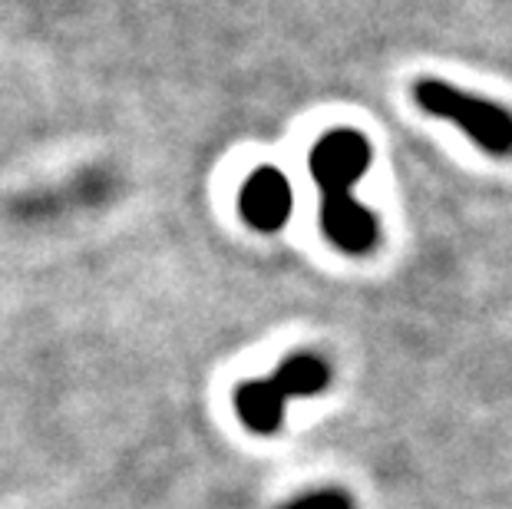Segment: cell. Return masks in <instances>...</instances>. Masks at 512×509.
I'll return each mask as SVG.
<instances>
[{
	"instance_id": "6da1fadb",
	"label": "cell",
	"mask_w": 512,
	"mask_h": 509,
	"mask_svg": "<svg viewBox=\"0 0 512 509\" xmlns=\"http://www.w3.org/2000/svg\"><path fill=\"white\" fill-rule=\"evenodd\" d=\"M370 159V139L357 129H331L308 156L311 179L321 189V229L344 255H370L380 242L377 215L351 196V189L367 176Z\"/></svg>"
},
{
	"instance_id": "7a4b0ae2",
	"label": "cell",
	"mask_w": 512,
	"mask_h": 509,
	"mask_svg": "<svg viewBox=\"0 0 512 509\" xmlns=\"http://www.w3.org/2000/svg\"><path fill=\"white\" fill-rule=\"evenodd\" d=\"M413 100L430 116L460 126L483 153L496 159H512V113L506 106L473 96L443 80L413 83Z\"/></svg>"
},
{
	"instance_id": "3957f363",
	"label": "cell",
	"mask_w": 512,
	"mask_h": 509,
	"mask_svg": "<svg viewBox=\"0 0 512 509\" xmlns=\"http://www.w3.org/2000/svg\"><path fill=\"white\" fill-rule=\"evenodd\" d=\"M238 209H242L245 222L258 232H281L291 219L294 192L291 182L281 169L261 166L245 179L242 196H238Z\"/></svg>"
},
{
	"instance_id": "277c9868",
	"label": "cell",
	"mask_w": 512,
	"mask_h": 509,
	"mask_svg": "<svg viewBox=\"0 0 512 509\" xmlns=\"http://www.w3.org/2000/svg\"><path fill=\"white\" fill-rule=\"evenodd\" d=\"M235 414L238 420L261 437H271L285 424L288 414V397L275 384V377H255V381L238 384L235 391Z\"/></svg>"
},
{
	"instance_id": "5b68a950",
	"label": "cell",
	"mask_w": 512,
	"mask_h": 509,
	"mask_svg": "<svg viewBox=\"0 0 512 509\" xmlns=\"http://www.w3.org/2000/svg\"><path fill=\"white\" fill-rule=\"evenodd\" d=\"M275 384L285 391L288 400L294 397H314L321 394L324 387L331 384V367L324 361L321 354H311V351H298L285 357L278 367H275Z\"/></svg>"
},
{
	"instance_id": "8992f818",
	"label": "cell",
	"mask_w": 512,
	"mask_h": 509,
	"mask_svg": "<svg viewBox=\"0 0 512 509\" xmlns=\"http://www.w3.org/2000/svg\"><path fill=\"white\" fill-rule=\"evenodd\" d=\"M281 509H354V500L344 490H314L285 503Z\"/></svg>"
}]
</instances>
